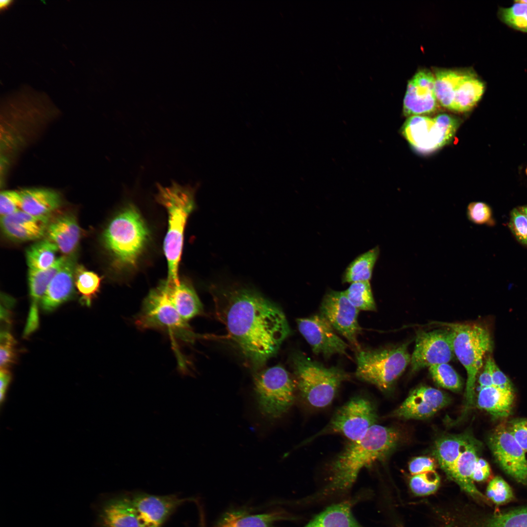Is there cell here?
<instances>
[{"instance_id":"9f6ffc18","label":"cell","mask_w":527,"mask_h":527,"mask_svg":"<svg viewBox=\"0 0 527 527\" xmlns=\"http://www.w3.org/2000/svg\"><path fill=\"white\" fill-rule=\"evenodd\" d=\"M200 527H205V523H204V522H203V521H201V522H200Z\"/></svg>"},{"instance_id":"db71d44e","label":"cell","mask_w":527,"mask_h":527,"mask_svg":"<svg viewBox=\"0 0 527 527\" xmlns=\"http://www.w3.org/2000/svg\"><path fill=\"white\" fill-rule=\"evenodd\" d=\"M521 209H522V211L524 212V214L525 215L526 217L527 218V207H522Z\"/></svg>"},{"instance_id":"bcb514c9","label":"cell","mask_w":527,"mask_h":527,"mask_svg":"<svg viewBox=\"0 0 527 527\" xmlns=\"http://www.w3.org/2000/svg\"><path fill=\"white\" fill-rule=\"evenodd\" d=\"M435 460L431 457L421 456L414 458L409 464L408 468L413 475L435 471L436 467Z\"/></svg>"},{"instance_id":"9a60e30c","label":"cell","mask_w":527,"mask_h":527,"mask_svg":"<svg viewBox=\"0 0 527 527\" xmlns=\"http://www.w3.org/2000/svg\"><path fill=\"white\" fill-rule=\"evenodd\" d=\"M298 329L311 346L313 352L328 358L336 354H345L348 345L321 314L297 319Z\"/></svg>"},{"instance_id":"d590c367","label":"cell","mask_w":527,"mask_h":527,"mask_svg":"<svg viewBox=\"0 0 527 527\" xmlns=\"http://www.w3.org/2000/svg\"><path fill=\"white\" fill-rule=\"evenodd\" d=\"M344 292L349 302L358 310H376L370 281L351 283Z\"/></svg>"},{"instance_id":"4fadbf2b","label":"cell","mask_w":527,"mask_h":527,"mask_svg":"<svg viewBox=\"0 0 527 527\" xmlns=\"http://www.w3.org/2000/svg\"><path fill=\"white\" fill-rule=\"evenodd\" d=\"M488 445L500 467L517 482L527 485L526 452L518 444L509 428L501 425L489 437Z\"/></svg>"},{"instance_id":"d4e9b609","label":"cell","mask_w":527,"mask_h":527,"mask_svg":"<svg viewBox=\"0 0 527 527\" xmlns=\"http://www.w3.org/2000/svg\"><path fill=\"white\" fill-rule=\"evenodd\" d=\"M21 210L36 216H49L61 204L60 194L46 188H29L20 191Z\"/></svg>"},{"instance_id":"9c48e42d","label":"cell","mask_w":527,"mask_h":527,"mask_svg":"<svg viewBox=\"0 0 527 527\" xmlns=\"http://www.w3.org/2000/svg\"><path fill=\"white\" fill-rule=\"evenodd\" d=\"M254 389L258 408L269 419H277L291 407L297 389L295 379L282 366L258 371L254 375Z\"/></svg>"},{"instance_id":"f1b7e54d","label":"cell","mask_w":527,"mask_h":527,"mask_svg":"<svg viewBox=\"0 0 527 527\" xmlns=\"http://www.w3.org/2000/svg\"><path fill=\"white\" fill-rule=\"evenodd\" d=\"M474 438L468 434L445 436L436 443L434 454L447 476L461 454Z\"/></svg>"},{"instance_id":"7dc6e473","label":"cell","mask_w":527,"mask_h":527,"mask_svg":"<svg viewBox=\"0 0 527 527\" xmlns=\"http://www.w3.org/2000/svg\"><path fill=\"white\" fill-rule=\"evenodd\" d=\"M508 428L516 442L527 452V419L516 421Z\"/></svg>"},{"instance_id":"ac0fdd59","label":"cell","mask_w":527,"mask_h":527,"mask_svg":"<svg viewBox=\"0 0 527 527\" xmlns=\"http://www.w3.org/2000/svg\"><path fill=\"white\" fill-rule=\"evenodd\" d=\"M139 527H162L177 507L188 499L175 495L159 496L139 493L131 498Z\"/></svg>"},{"instance_id":"7a4b0ae2","label":"cell","mask_w":527,"mask_h":527,"mask_svg":"<svg viewBox=\"0 0 527 527\" xmlns=\"http://www.w3.org/2000/svg\"><path fill=\"white\" fill-rule=\"evenodd\" d=\"M401 438L395 428L373 425L361 438L349 442L332 460L324 486L304 501L309 504L319 503L346 495L360 471L385 460L398 445Z\"/></svg>"},{"instance_id":"60d3db41","label":"cell","mask_w":527,"mask_h":527,"mask_svg":"<svg viewBox=\"0 0 527 527\" xmlns=\"http://www.w3.org/2000/svg\"><path fill=\"white\" fill-rule=\"evenodd\" d=\"M486 496L488 499L497 505L507 504L514 498L512 488L501 477L496 476L489 483Z\"/></svg>"},{"instance_id":"f907efd6","label":"cell","mask_w":527,"mask_h":527,"mask_svg":"<svg viewBox=\"0 0 527 527\" xmlns=\"http://www.w3.org/2000/svg\"><path fill=\"white\" fill-rule=\"evenodd\" d=\"M490 360V357L487 359L483 370L479 377L478 383L480 389L493 386Z\"/></svg>"},{"instance_id":"277c9868","label":"cell","mask_w":527,"mask_h":527,"mask_svg":"<svg viewBox=\"0 0 527 527\" xmlns=\"http://www.w3.org/2000/svg\"><path fill=\"white\" fill-rule=\"evenodd\" d=\"M149 238L143 218L131 203L114 217L103 234L104 245L119 268L135 265Z\"/></svg>"},{"instance_id":"603a6c76","label":"cell","mask_w":527,"mask_h":527,"mask_svg":"<svg viewBox=\"0 0 527 527\" xmlns=\"http://www.w3.org/2000/svg\"><path fill=\"white\" fill-rule=\"evenodd\" d=\"M478 445L474 439L461 454L447 476L473 498L486 502L488 499L477 488L472 479L473 469L479 458Z\"/></svg>"},{"instance_id":"83f0119b","label":"cell","mask_w":527,"mask_h":527,"mask_svg":"<svg viewBox=\"0 0 527 527\" xmlns=\"http://www.w3.org/2000/svg\"><path fill=\"white\" fill-rule=\"evenodd\" d=\"M170 300L181 317L187 321L201 314L202 304L193 286L186 282L170 284L165 281Z\"/></svg>"},{"instance_id":"6f0895ef","label":"cell","mask_w":527,"mask_h":527,"mask_svg":"<svg viewBox=\"0 0 527 527\" xmlns=\"http://www.w3.org/2000/svg\"><path fill=\"white\" fill-rule=\"evenodd\" d=\"M526 174H527V169H526Z\"/></svg>"},{"instance_id":"5bb4252c","label":"cell","mask_w":527,"mask_h":527,"mask_svg":"<svg viewBox=\"0 0 527 527\" xmlns=\"http://www.w3.org/2000/svg\"><path fill=\"white\" fill-rule=\"evenodd\" d=\"M454 355L449 330L436 329L421 332L417 336L411 355V371L416 372L426 367L447 363Z\"/></svg>"},{"instance_id":"7c38bea8","label":"cell","mask_w":527,"mask_h":527,"mask_svg":"<svg viewBox=\"0 0 527 527\" xmlns=\"http://www.w3.org/2000/svg\"><path fill=\"white\" fill-rule=\"evenodd\" d=\"M359 311L349 302L344 291L329 290L320 305V314L357 350L360 348L357 337L361 331L358 322Z\"/></svg>"},{"instance_id":"44dd1931","label":"cell","mask_w":527,"mask_h":527,"mask_svg":"<svg viewBox=\"0 0 527 527\" xmlns=\"http://www.w3.org/2000/svg\"><path fill=\"white\" fill-rule=\"evenodd\" d=\"M95 527H139L131 498L118 497L103 501L97 508Z\"/></svg>"},{"instance_id":"c3c4849f","label":"cell","mask_w":527,"mask_h":527,"mask_svg":"<svg viewBox=\"0 0 527 527\" xmlns=\"http://www.w3.org/2000/svg\"><path fill=\"white\" fill-rule=\"evenodd\" d=\"M490 366L493 386L505 391H513L510 380L500 369L491 358Z\"/></svg>"},{"instance_id":"74e56055","label":"cell","mask_w":527,"mask_h":527,"mask_svg":"<svg viewBox=\"0 0 527 527\" xmlns=\"http://www.w3.org/2000/svg\"><path fill=\"white\" fill-rule=\"evenodd\" d=\"M499 19L515 30L527 33V4L515 1L508 8H500Z\"/></svg>"},{"instance_id":"2e32d148","label":"cell","mask_w":527,"mask_h":527,"mask_svg":"<svg viewBox=\"0 0 527 527\" xmlns=\"http://www.w3.org/2000/svg\"><path fill=\"white\" fill-rule=\"evenodd\" d=\"M434 75L428 70L417 72L408 82L404 99L403 113L406 117L424 116L439 108L435 91Z\"/></svg>"},{"instance_id":"484cf974","label":"cell","mask_w":527,"mask_h":527,"mask_svg":"<svg viewBox=\"0 0 527 527\" xmlns=\"http://www.w3.org/2000/svg\"><path fill=\"white\" fill-rule=\"evenodd\" d=\"M485 85L472 70L463 71L456 87L451 110L466 112L472 109L482 98Z\"/></svg>"},{"instance_id":"f546056e","label":"cell","mask_w":527,"mask_h":527,"mask_svg":"<svg viewBox=\"0 0 527 527\" xmlns=\"http://www.w3.org/2000/svg\"><path fill=\"white\" fill-rule=\"evenodd\" d=\"M288 519V515L282 511L258 514L233 511L223 515L215 527H274L276 522Z\"/></svg>"},{"instance_id":"b9f144b4","label":"cell","mask_w":527,"mask_h":527,"mask_svg":"<svg viewBox=\"0 0 527 527\" xmlns=\"http://www.w3.org/2000/svg\"><path fill=\"white\" fill-rule=\"evenodd\" d=\"M16 341L7 331L0 333V369L8 370L16 359Z\"/></svg>"},{"instance_id":"6da1fadb","label":"cell","mask_w":527,"mask_h":527,"mask_svg":"<svg viewBox=\"0 0 527 527\" xmlns=\"http://www.w3.org/2000/svg\"><path fill=\"white\" fill-rule=\"evenodd\" d=\"M215 314L245 364L258 369L273 357L290 329L282 310L253 289L210 287Z\"/></svg>"},{"instance_id":"ee69618b","label":"cell","mask_w":527,"mask_h":527,"mask_svg":"<svg viewBox=\"0 0 527 527\" xmlns=\"http://www.w3.org/2000/svg\"><path fill=\"white\" fill-rule=\"evenodd\" d=\"M20 210H21V197L20 191L7 190L0 192V217L9 215Z\"/></svg>"},{"instance_id":"ba28073f","label":"cell","mask_w":527,"mask_h":527,"mask_svg":"<svg viewBox=\"0 0 527 527\" xmlns=\"http://www.w3.org/2000/svg\"><path fill=\"white\" fill-rule=\"evenodd\" d=\"M135 324L141 329L160 330L185 342L192 343L199 337L171 303L165 281L148 293Z\"/></svg>"},{"instance_id":"f6af8a7d","label":"cell","mask_w":527,"mask_h":527,"mask_svg":"<svg viewBox=\"0 0 527 527\" xmlns=\"http://www.w3.org/2000/svg\"><path fill=\"white\" fill-rule=\"evenodd\" d=\"M509 227L518 241L527 245V218L521 208L511 211Z\"/></svg>"},{"instance_id":"e0dca14e","label":"cell","mask_w":527,"mask_h":527,"mask_svg":"<svg viewBox=\"0 0 527 527\" xmlns=\"http://www.w3.org/2000/svg\"><path fill=\"white\" fill-rule=\"evenodd\" d=\"M450 402L448 396L442 391L430 386H420L411 391L390 416L405 419H426L434 415Z\"/></svg>"},{"instance_id":"52a82bcc","label":"cell","mask_w":527,"mask_h":527,"mask_svg":"<svg viewBox=\"0 0 527 527\" xmlns=\"http://www.w3.org/2000/svg\"><path fill=\"white\" fill-rule=\"evenodd\" d=\"M411 355L406 344L377 349H358L355 375L380 390L390 389L410 364Z\"/></svg>"},{"instance_id":"5b68a950","label":"cell","mask_w":527,"mask_h":527,"mask_svg":"<svg viewBox=\"0 0 527 527\" xmlns=\"http://www.w3.org/2000/svg\"><path fill=\"white\" fill-rule=\"evenodd\" d=\"M291 364L297 389L304 400L314 408L330 405L342 383L350 379L342 368L327 367L300 351L293 354Z\"/></svg>"},{"instance_id":"d6a6232c","label":"cell","mask_w":527,"mask_h":527,"mask_svg":"<svg viewBox=\"0 0 527 527\" xmlns=\"http://www.w3.org/2000/svg\"><path fill=\"white\" fill-rule=\"evenodd\" d=\"M463 71L450 69L435 70L434 91L439 103L451 110L454 93Z\"/></svg>"},{"instance_id":"e575fe53","label":"cell","mask_w":527,"mask_h":527,"mask_svg":"<svg viewBox=\"0 0 527 527\" xmlns=\"http://www.w3.org/2000/svg\"><path fill=\"white\" fill-rule=\"evenodd\" d=\"M75 278V284L81 295V301L89 306L99 290L101 278L82 265L76 266Z\"/></svg>"},{"instance_id":"ffe728a7","label":"cell","mask_w":527,"mask_h":527,"mask_svg":"<svg viewBox=\"0 0 527 527\" xmlns=\"http://www.w3.org/2000/svg\"><path fill=\"white\" fill-rule=\"evenodd\" d=\"M67 256L57 258L50 267L41 270L29 269L28 280L31 298V305L24 330V337H28L39 327V304L51 281L65 263Z\"/></svg>"},{"instance_id":"cb8c5ba5","label":"cell","mask_w":527,"mask_h":527,"mask_svg":"<svg viewBox=\"0 0 527 527\" xmlns=\"http://www.w3.org/2000/svg\"><path fill=\"white\" fill-rule=\"evenodd\" d=\"M46 235L62 253L70 256L79 243L80 229L73 215L64 214L50 222Z\"/></svg>"},{"instance_id":"7bdbcfd3","label":"cell","mask_w":527,"mask_h":527,"mask_svg":"<svg viewBox=\"0 0 527 527\" xmlns=\"http://www.w3.org/2000/svg\"><path fill=\"white\" fill-rule=\"evenodd\" d=\"M466 213L468 220L477 224H488L492 219L490 207L483 202L470 203L467 207Z\"/></svg>"},{"instance_id":"681fc988","label":"cell","mask_w":527,"mask_h":527,"mask_svg":"<svg viewBox=\"0 0 527 527\" xmlns=\"http://www.w3.org/2000/svg\"><path fill=\"white\" fill-rule=\"evenodd\" d=\"M491 473L488 463L484 459L479 457L475 465L472 479L473 481L483 482L486 480Z\"/></svg>"},{"instance_id":"8992f818","label":"cell","mask_w":527,"mask_h":527,"mask_svg":"<svg viewBox=\"0 0 527 527\" xmlns=\"http://www.w3.org/2000/svg\"><path fill=\"white\" fill-rule=\"evenodd\" d=\"M450 331L454 355L467 373L466 410L474 404L476 376L483 365V360L491 347L488 331L474 324H446Z\"/></svg>"},{"instance_id":"1f68e13d","label":"cell","mask_w":527,"mask_h":527,"mask_svg":"<svg viewBox=\"0 0 527 527\" xmlns=\"http://www.w3.org/2000/svg\"><path fill=\"white\" fill-rule=\"evenodd\" d=\"M379 254V247L376 246L359 255L345 269L342 276V282L351 284L370 281Z\"/></svg>"},{"instance_id":"8fae6325","label":"cell","mask_w":527,"mask_h":527,"mask_svg":"<svg viewBox=\"0 0 527 527\" xmlns=\"http://www.w3.org/2000/svg\"><path fill=\"white\" fill-rule=\"evenodd\" d=\"M459 125L457 119L447 114L431 118L409 117L401 130L403 136L417 151L428 153L448 144Z\"/></svg>"},{"instance_id":"f5cc1de1","label":"cell","mask_w":527,"mask_h":527,"mask_svg":"<svg viewBox=\"0 0 527 527\" xmlns=\"http://www.w3.org/2000/svg\"><path fill=\"white\" fill-rule=\"evenodd\" d=\"M11 2L9 0H1L0 2V8H5L7 7Z\"/></svg>"},{"instance_id":"d6986e66","label":"cell","mask_w":527,"mask_h":527,"mask_svg":"<svg viewBox=\"0 0 527 527\" xmlns=\"http://www.w3.org/2000/svg\"><path fill=\"white\" fill-rule=\"evenodd\" d=\"M49 216H36L20 210L0 217V226L4 235L16 242L37 241L46 234Z\"/></svg>"},{"instance_id":"4dcf8cb0","label":"cell","mask_w":527,"mask_h":527,"mask_svg":"<svg viewBox=\"0 0 527 527\" xmlns=\"http://www.w3.org/2000/svg\"><path fill=\"white\" fill-rule=\"evenodd\" d=\"M513 391H505L493 386L480 389L477 404L495 418L507 417L510 414L514 401Z\"/></svg>"},{"instance_id":"11a10c76","label":"cell","mask_w":527,"mask_h":527,"mask_svg":"<svg viewBox=\"0 0 527 527\" xmlns=\"http://www.w3.org/2000/svg\"><path fill=\"white\" fill-rule=\"evenodd\" d=\"M515 1L527 4V0H516Z\"/></svg>"},{"instance_id":"836d02e7","label":"cell","mask_w":527,"mask_h":527,"mask_svg":"<svg viewBox=\"0 0 527 527\" xmlns=\"http://www.w3.org/2000/svg\"><path fill=\"white\" fill-rule=\"evenodd\" d=\"M57 246L49 239H44L31 245L26 250V257L29 269H46L56 262Z\"/></svg>"},{"instance_id":"3957f363","label":"cell","mask_w":527,"mask_h":527,"mask_svg":"<svg viewBox=\"0 0 527 527\" xmlns=\"http://www.w3.org/2000/svg\"><path fill=\"white\" fill-rule=\"evenodd\" d=\"M157 201L165 207L168 213V230L163 244L168 264V279L171 284H178L179 264L182 250L185 224L196 203L197 187L182 185L172 181L168 186L157 184Z\"/></svg>"},{"instance_id":"ab89813d","label":"cell","mask_w":527,"mask_h":527,"mask_svg":"<svg viewBox=\"0 0 527 527\" xmlns=\"http://www.w3.org/2000/svg\"><path fill=\"white\" fill-rule=\"evenodd\" d=\"M440 485V478L435 471H428L413 475L409 486L416 495L426 496L435 492Z\"/></svg>"},{"instance_id":"30bf717a","label":"cell","mask_w":527,"mask_h":527,"mask_svg":"<svg viewBox=\"0 0 527 527\" xmlns=\"http://www.w3.org/2000/svg\"><path fill=\"white\" fill-rule=\"evenodd\" d=\"M377 419V409L374 403L366 397L355 396L338 408L327 424L307 439L303 444L329 434L341 435L349 442L356 441L376 424Z\"/></svg>"},{"instance_id":"816d5d0a","label":"cell","mask_w":527,"mask_h":527,"mask_svg":"<svg viewBox=\"0 0 527 527\" xmlns=\"http://www.w3.org/2000/svg\"><path fill=\"white\" fill-rule=\"evenodd\" d=\"M11 374L9 370L0 369V402L1 406L5 402L8 387L11 382Z\"/></svg>"},{"instance_id":"7402d4cb","label":"cell","mask_w":527,"mask_h":527,"mask_svg":"<svg viewBox=\"0 0 527 527\" xmlns=\"http://www.w3.org/2000/svg\"><path fill=\"white\" fill-rule=\"evenodd\" d=\"M75 263L74 257L67 256L64 265L51 281L41 303L44 311L54 310L73 295Z\"/></svg>"},{"instance_id":"4316f807","label":"cell","mask_w":527,"mask_h":527,"mask_svg":"<svg viewBox=\"0 0 527 527\" xmlns=\"http://www.w3.org/2000/svg\"><path fill=\"white\" fill-rule=\"evenodd\" d=\"M353 501L332 504L316 515L303 527H365L352 511Z\"/></svg>"},{"instance_id":"f35d334b","label":"cell","mask_w":527,"mask_h":527,"mask_svg":"<svg viewBox=\"0 0 527 527\" xmlns=\"http://www.w3.org/2000/svg\"><path fill=\"white\" fill-rule=\"evenodd\" d=\"M484 527H527V507L494 515Z\"/></svg>"},{"instance_id":"8d00e7d4","label":"cell","mask_w":527,"mask_h":527,"mask_svg":"<svg viewBox=\"0 0 527 527\" xmlns=\"http://www.w3.org/2000/svg\"><path fill=\"white\" fill-rule=\"evenodd\" d=\"M429 371L433 380L440 386L453 391H459L462 387L460 376L454 368L447 363L433 365L429 367Z\"/></svg>"}]
</instances>
